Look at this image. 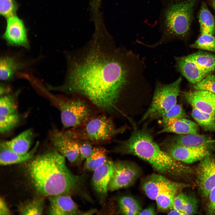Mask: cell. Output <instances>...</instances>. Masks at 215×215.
<instances>
[{
	"label": "cell",
	"mask_w": 215,
	"mask_h": 215,
	"mask_svg": "<svg viewBox=\"0 0 215 215\" xmlns=\"http://www.w3.org/2000/svg\"><path fill=\"white\" fill-rule=\"evenodd\" d=\"M198 0H163L160 20L161 37L157 42L148 46L154 47L185 37L190 30Z\"/></svg>",
	"instance_id": "3"
},
{
	"label": "cell",
	"mask_w": 215,
	"mask_h": 215,
	"mask_svg": "<svg viewBox=\"0 0 215 215\" xmlns=\"http://www.w3.org/2000/svg\"><path fill=\"white\" fill-rule=\"evenodd\" d=\"M199 22L201 34H215L214 17L208 9L206 3L203 2L199 11Z\"/></svg>",
	"instance_id": "24"
},
{
	"label": "cell",
	"mask_w": 215,
	"mask_h": 215,
	"mask_svg": "<svg viewBox=\"0 0 215 215\" xmlns=\"http://www.w3.org/2000/svg\"><path fill=\"white\" fill-rule=\"evenodd\" d=\"M127 127L124 126L117 128L112 117L100 113L80 126L68 129L66 131L78 140H85L92 144H98L111 141L117 135L125 131Z\"/></svg>",
	"instance_id": "5"
},
{
	"label": "cell",
	"mask_w": 215,
	"mask_h": 215,
	"mask_svg": "<svg viewBox=\"0 0 215 215\" xmlns=\"http://www.w3.org/2000/svg\"><path fill=\"white\" fill-rule=\"evenodd\" d=\"M68 60L62 91L85 99L112 117L120 111L119 105L126 93L149 85L143 58L103 38L95 37Z\"/></svg>",
	"instance_id": "1"
},
{
	"label": "cell",
	"mask_w": 215,
	"mask_h": 215,
	"mask_svg": "<svg viewBox=\"0 0 215 215\" xmlns=\"http://www.w3.org/2000/svg\"><path fill=\"white\" fill-rule=\"evenodd\" d=\"M163 150L175 159L189 164L199 162L212 154L215 148L183 146L169 140L161 143Z\"/></svg>",
	"instance_id": "8"
},
{
	"label": "cell",
	"mask_w": 215,
	"mask_h": 215,
	"mask_svg": "<svg viewBox=\"0 0 215 215\" xmlns=\"http://www.w3.org/2000/svg\"><path fill=\"white\" fill-rule=\"evenodd\" d=\"M114 166V162L108 159L103 164L93 171L92 185L101 203H103L105 202L107 196Z\"/></svg>",
	"instance_id": "12"
},
{
	"label": "cell",
	"mask_w": 215,
	"mask_h": 215,
	"mask_svg": "<svg viewBox=\"0 0 215 215\" xmlns=\"http://www.w3.org/2000/svg\"><path fill=\"white\" fill-rule=\"evenodd\" d=\"M33 138L32 131L28 129L11 140L2 142L0 145L16 153L24 154L29 151Z\"/></svg>",
	"instance_id": "20"
},
{
	"label": "cell",
	"mask_w": 215,
	"mask_h": 215,
	"mask_svg": "<svg viewBox=\"0 0 215 215\" xmlns=\"http://www.w3.org/2000/svg\"><path fill=\"white\" fill-rule=\"evenodd\" d=\"M50 139L59 152L71 163L76 162L79 157L78 140L70 136L66 130L55 129L50 132Z\"/></svg>",
	"instance_id": "11"
},
{
	"label": "cell",
	"mask_w": 215,
	"mask_h": 215,
	"mask_svg": "<svg viewBox=\"0 0 215 215\" xmlns=\"http://www.w3.org/2000/svg\"><path fill=\"white\" fill-rule=\"evenodd\" d=\"M107 153V150L102 147H94L91 153L85 160L86 169L93 171L102 165L108 159Z\"/></svg>",
	"instance_id": "25"
},
{
	"label": "cell",
	"mask_w": 215,
	"mask_h": 215,
	"mask_svg": "<svg viewBox=\"0 0 215 215\" xmlns=\"http://www.w3.org/2000/svg\"><path fill=\"white\" fill-rule=\"evenodd\" d=\"M7 26L3 38L10 46L29 49L27 31L23 22L16 15L7 19Z\"/></svg>",
	"instance_id": "13"
},
{
	"label": "cell",
	"mask_w": 215,
	"mask_h": 215,
	"mask_svg": "<svg viewBox=\"0 0 215 215\" xmlns=\"http://www.w3.org/2000/svg\"><path fill=\"white\" fill-rule=\"evenodd\" d=\"M65 158L53 149L33 159L28 170L36 189L41 194L49 197L74 195L91 201L86 190V174L73 173L66 165Z\"/></svg>",
	"instance_id": "2"
},
{
	"label": "cell",
	"mask_w": 215,
	"mask_h": 215,
	"mask_svg": "<svg viewBox=\"0 0 215 215\" xmlns=\"http://www.w3.org/2000/svg\"><path fill=\"white\" fill-rule=\"evenodd\" d=\"M50 207L48 213L50 215H76L85 214L86 212L80 211L71 196L59 195L49 197Z\"/></svg>",
	"instance_id": "15"
},
{
	"label": "cell",
	"mask_w": 215,
	"mask_h": 215,
	"mask_svg": "<svg viewBox=\"0 0 215 215\" xmlns=\"http://www.w3.org/2000/svg\"><path fill=\"white\" fill-rule=\"evenodd\" d=\"M156 211L153 205H150L140 212L139 215H153L156 214Z\"/></svg>",
	"instance_id": "41"
},
{
	"label": "cell",
	"mask_w": 215,
	"mask_h": 215,
	"mask_svg": "<svg viewBox=\"0 0 215 215\" xmlns=\"http://www.w3.org/2000/svg\"><path fill=\"white\" fill-rule=\"evenodd\" d=\"M118 203L120 211L122 214L128 215H139L142 210L138 201L130 196L119 197Z\"/></svg>",
	"instance_id": "27"
},
{
	"label": "cell",
	"mask_w": 215,
	"mask_h": 215,
	"mask_svg": "<svg viewBox=\"0 0 215 215\" xmlns=\"http://www.w3.org/2000/svg\"><path fill=\"white\" fill-rule=\"evenodd\" d=\"M39 144L37 142L31 150L23 154L14 152L0 145V165H6L18 164L30 160L33 156Z\"/></svg>",
	"instance_id": "22"
},
{
	"label": "cell",
	"mask_w": 215,
	"mask_h": 215,
	"mask_svg": "<svg viewBox=\"0 0 215 215\" xmlns=\"http://www.w3.org/2000/svg\"><path fill=\"white\" fill-rule=\"evenodd\" d=\"M17 7L15 0H0L1 14L7 19L16 15Z\"/></svg>",
	"instance_id": "34"
},
{
	"label": "cell",
	"mask_w": 215,
	"mask_h": 215,
	"mask_svg": "<svg viewBox=\"0 0 215 215\" xmlns=\"http://www.w3.org/2000/svg\"><path fill=\"white\" fill-rule=\"evenodd\" d=\"M187 56L208 74L215 70V54L199 52Z\"/></svg>",
	"instance_id": "26"
},
{
	"label": "cell",
	"mask_w": 215,
	"mask_h": 215,
	"mask_svg": "<svg viewBox=\"0 0 215 215\" xmlns=\"http://www.w3.org/2000/svg\"><path fill=\"white\" fill-rule=\"evenodd\" d=\"M187 117L182 105L176 104L162 116L161 124L165 127L179 119Z\"/></svg>",
	"instance_id": "30"
},
{
	"label": "cell",
	"mask_w": 215,
	"mask_h": 215,
	"mask_svg": "<svg viewBox=\"0 0 215 215\" xmlns=\"http://www.w3.org/2000/svg\"><path fill=\"white\" fill-rule=\"evenodd\" d=\"M168 214V215H185V214L182 211L173 208H172V210L170 211Z\"/></svg>",
	"instance_id": "43"
},
{
	"label": "cell",
	"mask_w": 215,
	"mask_h": 215,
	"mask_svg": "<svg viewBox=\"0 0 215 215\" xmlns=\"http://www.w3.org/2000/svg\"><path fill=\"white\" fill-rule=\"evenodd\" d=\"M191 47L215 53V36L209 34H200Z\"/></svg>",
	"instance_id": "31"
},
{
	"label": "cell",
	"mask_w": 215,
	"mask_h": 215,
	"mask_svg": "<svg viewBox=\"0 0 215 215\" xmlns=\"http://www.w3.org/2000/svg\"><path fill=\"white\" fill-rule=\"evenodd\" d=\"M20 118L17 113L0 116V132L4 134L9 132L14 128L19 122Z\"/></svg>",
	"instance_id": "33"
},
{
	"label": "cell",
	"mask_w": 215,
	"mask_h": 215,
	"mask_svg": "<svg viewBox=\"0 0 215 215\" xmlns=\"http://www.w3.org/2000/svg\"><path fill=\"white\" fill-rule=\"evenodd\" d=\"M133 154L147 162L159 174L165 176L184 179L195 174L193 168L174 159L151 137L139 140L134 147Z\"/></svg>",
	"instance_id": "4"
},
{
	"label": "cell",
	"mask_w": 215,
	"mask_h": 215,
	"mask_svg": "<svg viewBox=\"0 0 215 215\" xmlns=\"http://www.w3.org/2000/svg\"><path fill=\"white\" fill-rule=\"evenodd\" d=\"M208 197L206 213L208 215H215V186L211 190Z\"/></svg>",
	"instance_id": "39"
},
{
	"label": "cell",
	"mask_w": 215,
	"mask_h": 215,
	"mask_svg": "<svg viewBox=\"0 0 215 215\" xmlns=\"http://www.w3.org/2000/svg\"><path fill=\"white\" fill-rule=\"evenodd\" d=\"M176 67L190 83L196 84L209 74L187 56L175 57Z\"/></svg>",
	"instance_id": "16"
},
{
	"label": "cell",
	"mask_w": 215,
	"mask_h": 215,
	"mask_svg": "<svg viewBox=\"0 0 215 215\" xmlns=\"http://www.w3.org/2000/svg\"><path fill=\"white\" fill-rule=\"evenodd\" d=\"M79 143V155L77 163L79 165L91 153L94 147L90 142L85 140H78Z\"/></svg>",
	"instance_id": "36"
},
{
	"label": "cell",
	"mask_w": 215,
	"mask_h": 215,
	"mask_svg": "<svg viewBox=\"0 0 215 215\" xmlns=\"http://www.w3.org/2000/svg\"><path fill=\"white\" fill-rule=\"evenodd\" d=\"M76 96L65 98L51 97L60 112L61 122L64 129L80 126L91 117L100 112L87 99Z\"/></svg>",
	"instance_id": "6"
},
{
	"label": "cell",
	"mask_w": 215,
	"mask_h": 215,
	"mask_svg": "<svg viewBox=\"0 0 215 215\" xmlns=\"http://www.w3.org/2000/svg\"><path fill=\"white\" fill-rule=\"evenodd\" d=\"M195 90H205L215 94V74H209L202 81L194 85Z\"/></svg>",
	"instance_id": "35"
},
{
	"label": "cell",
	"mask_w": 215,
	"mask_h": 215,
	"mask_svg": "<svg viewBox=\"0 0 215 215\" xmlns=\"http://www.w3.org/2000/svg\"><path fill=\"white\" fill-rule=\"evenodd\" d=\"M27 62L19 60L14 56L6 55L0 58V79L8 81L12 79L16 73L26 67Z\"/></svg>",
	"instance_id": "18"
},
{
	"label": "cell",
	"mask_w": 215,
	"mask_h": 215,
	"mask_svg": "<svg viewBox=\"0 0 215 215\" xmlns=\"http://www.w3.org/2000/svg\"><path fill=\"white\" fill-rule=\"evenodd\" d=\"M199 128L196 122L186 118L179 119L169 125L163 127L157 133H173L177 134H197Z\"/></svg>",
	"instance_id": "23"
},
{
	"label": "cell",
	"mask_w": 215,
	"mask_h": 215,
	"mask_svg": "<svg viewBox=\"0 0 215 215\" xmlns=\"http://www.w3.org/2000/svg\"><path fill=\"white\" fill-rule=\"evenodd\" d=\"M193 118L205 130L215 132V117L213 115L193 108Z\"/></svg>",
	"instance_id": "28"
},
{
	"label": "cell",
	"mask_w": 215,
	"mask_h": 215,
	"mask_svg": "<svg viewBox=\"0 0 215 215\" xmlns=\"http://www.w3.org/2000/svg\"><path fill=\"white\" fill-rule=\"evenodd\" d=\"M14 95L8 94L1 96L0 99V116L17 113Z\"/></svg>",
	"instance_id": "32"
},
{
	"label": "cell",
	"mask_w": 215,
	"mask_h": 215,
	"mask_svg": "<svg viewBox=\"0 0 215 215\" xmlns=\"http://www.w3.org/2000/svg\"><path fill=\"white\" fill-rule=\"evenodd\" d=\"M114 163L113 175L108 186V191H113L129 187L141 174L139 167L134 163L118 161Z\"/></svg>",
	"instance_id": "9"
},
{
	"label": "cell",
	"mask_w": 215,
	"mask_h": 215,
	"mask_svg": "<svg viewBox=\"0 0 215 215\" xmlns=\"http://www.w3.org/2000/svg\"><path fill=\"white\" fill-rule=\"evenodd\" d=\"M44 208L43 199L42 198H35L26 201L22 203L19 208L20 214L41 215Z\"/></svg>",
	"instance_id": "29"
},
{
	"label": "cell",
	"mask_w": 215,
	"mask_h": 215,
	"mask_svg": "<svg viewBox=\"0 0 215 215\" xmlns=\"http://www.w3.org/2000/svg\"><path fill=\"white\" fill-rule=\"evenodd\" d=\"M198 202L193 196L188 195L184 205L183 212L185 215H193L198 212Z\"/></svg>",
	"instance_id": "37"
},
{
	"label": "cell",
	"mask_w": 215,
	"mask_h": 215,
	"mask_svg": "<svg viewBox=\"0 0 215 215\" xmlns=\"http://www.w3.org/2000/svg\"><path fill=\"white\" fill-rule=\"evenodd\" d=\"M188 186L187 184L171 180L160 191L155 199L158 210L164 211L172 209L174 200L177 193Z\"/></svg>",
	"instance_id": "17"
},
{
	"label": "cell",
	"mask_w": 215,
	"mask_h": 215,
	"mask_svg": "<svg viewBox=\"0 0 215 215\" xmlns=\"http://www.w3.org/2000/svg\"><path fill=\"white\" fill-rule=\"evenodd\" d=\"M183 96L193 107L215 117V94L205 90L185 92Z\"/></svg>",
	"instance_id": "14"
},
{
	"label": "cell",
	"mask_w": 215,
	"mask_h": 215,
	"mask_svg": "<svg viewBox=\"0 0 215 215\" xmlns=\"http://www.w3.org/2000/svg\"><path fill=\"white\" fill-rule=\"evenodd\" d=\"M210 5L215 10V0H211L209 2Z\"/></svg>",
	"instance_id": "44"
},
{
	"label": "cell",
	"mask_w": 215,
	"mask_h": 215,
	"mask_svg": "<svg viewBox=\"0 0 215 215\" xmlns=\"http://www.w3.org/2000/svg\"><path fill=\"white\" fill-rule=\"evenodd\" d=\"M168 140L186 147L215 148V140L210 136L204 135L177 134Z\"/></svg>",
	"instance_id": "19"
},
{
	"label": "cell",
	"mask_w": 215,
	"mask_h": 215,
	"mask_svg": "<svg viewBox=\"0 0 215 215\" xmlns=\"http://www.w3.org/2000/svg\"><path fill=\"white\" fill-rule=\"evenodd\" d=\"M10 90L9 86L4 84H1L0 87L1 96L9 94L10 92Z\"/></svg>",
	"instance_id": "42"
},
{
	"label": "cell",
	"mask_w": 215,
	"mask_h": 215,
	"mask_svg": "<svg viewBox=\"0 0 215 215\" xmlns=\"http://www.w3.org/2000/svg\"><path fill=\"white\" fill-rule=\"evenodd\" d=\"M188 196V194L182 192L176 195L174 200L173 208L179 210L183 213V208Z\"/></svg>",
	"instance_id": "38"
},
{
	"label": "cell",
	"mask_w": 215,
	"mask_h": 215,
	"mask_svg": "<svg viewBox=\"0 0 215 215\" xmlns=\"http://www.w3.org/2000/svg\"><path fill=\"white\" fill-rule=\"evenodd\" d=\"M10 214V212L4 199L0 198V215H7Z\"/></svg>",
	"instance_id": "40"
},
{
	"label": "cell",
	"mask_w": 215,
	"mask_h": 215,
	"mask_svg": "<svg viewBox=\"0 0 215 215\" xmlns=\"http://www.w3.org/2000/svg\"><path fill=\"white\" fill-rule=\"evenodd\" d=\"M182 80L180 76L174 82L169 84H165L158 81H156L151 103L140 122L148 119L161 118L176 105Z\"/></svg>",
	"instance_id": "7"
},
{
	"label": "cell",
	"mask_w": 215,
	"mask_h": 215,
	"mask_svg": "<svg viewBox=\"0 0 215 215\" xmlns=\"http://www.w3.org/2000/svg\"><path fill=\"white\" fill-rule=\"evenodd\" d=\"M171 181L163 175L153 174L144 179L141 187L149 198L155 200L159 192Z\"/></svg>",
	"instance_id": "21"
},
{
	"label": "cell",
	"mask_w": 215,
	"mask_h": 215,
	"mask_svg": "<svg viewBox=\"0 0 215 215\" xmlns=\"http://www.w3.org/2000/svg\"><path fill=\"white\" fill-rule=\"evenodd\" d=\"M196 182L201 196L207 198L215 186V154H211L200 161L195 170Z\"/></svg>",
	"instance_id": "10"
}]
</instances>
